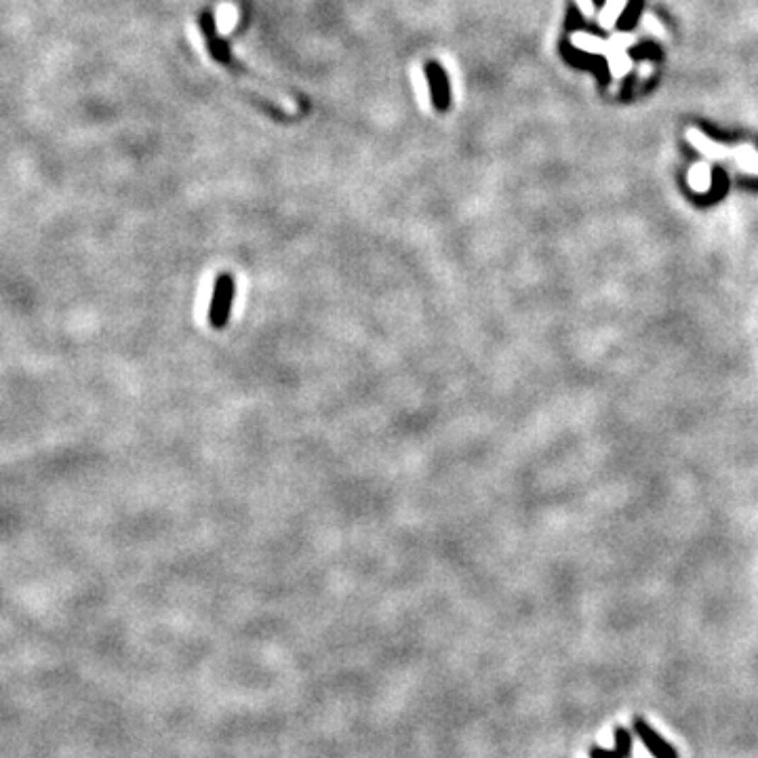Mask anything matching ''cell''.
<instances>
[{
	"label": "cell",
	"instance_id": "8fae6325",
	"mask_svg": "<svg viewBox=\"0 0 758 758\" xmlns=\"http://www.w3.org/2000/svg\"><path fill=\"white\" fill-rule=\"evenodd\" d=\"M626 6H628V0H604V6L598 13V25L602 30H613Z\"/></svg>",
	"mask_w": 758,
	"mask_h": 758
},
{
	"label": "cell",
	"instance_id": "9c48e42d",
	"mask_svg": "<svg viewBox=\"0 0 758 758\" xmlns=\"http://www.w3.org/2000/svg\"><path fill=\"white\" fill-rule=\"evenodd\" d=\"M569 40H571L573 47H578L580 51L590 53V55H604L607 53V40L598 38L596 34H588L584 30L571 32Z\"/></svg>",
	"mask_w": 758,
	"mask_h": 758
},
{
	"label": "cell",
	"instance_id": "4fadbf2b",
	"mask_svg": "<svg viewBox=\"0 0 758 758\" xmlns=\"http://www.w3.org/2000/svg\"><path fill=\"white\" fill-rule=\"evenodd\" d=\"M643 28H645V32H649L653 38L666 40V28H664V23H662L653 13H645V15H643Z\"/></svg>",
	"mask_w": 758,
	"mask_h": 758
},
{
	"label": "cell",
	"instance_id": "ba28073f",
	"mask_svg": "<svg viewBox=\"0 0 758 758\" xmlns=\"http://www.w3.org/2000/svg\"><path fill=\"white\" fill-rule=\"evenodd\" d=\"M731 159L735 161L737 168L746 175H754L758 177V150L750 144H742L733 148Z\"/></svg>",
	"mask_w": 758,
	"mask_h": 758
},
{
	"label": "cell",
	"instance_id": "52a82bcc",
	"mask_svg": "<svg viewBox=\"0 0 758 758\" xmlns=\"http://www.w3.org/2000/svg\"><path fill=\"white\" fill-rule=\"evenodd\" d=\"M687 183L693 192L697 194H706L710 192L712 188V168H710V163L704 161V163H695L693 167L689 168L687 173Z\"/></svg>",
	"mask_w": 758,
	"mask_h": 758
},
{
	"label": "cell",
	"instance_id": "6da1fadb",
	"mask_svg": "<svg viewBox=\"0 0 758 758\" xmlns=\"http://www.w3.org/2000/svg\"><path fill=\"white\" fill-rule=\"evenodd\" d=\"M200 28H202V34H205V45H207V49H209V53L230 72V74H234L236 79H241V81H245V83L249 84L251 88H255L259 95H263V97H268L272 103H280L285 110H289V112H295L297 108H295V103H293V99L289 97V95H285L282 91H278V88H274V86H270L268 83H263L255 72H249L230 51H228V47H226V42L215 34V30H213V23H211V19H209V15H202V19H200Z\"/></svg>",
	"mask_w": 758,
	"mask_h": 758
},
{
	"label": "cell",
	"instance_id": "277c9868",
	"mask_svg": "<svg viewBox=\"0 0 758 758\" xmlns=\"http://www.w3.org/2000/svg\"><path fill=\"white\" fill-rule=\"evenodd\" d=\"M684 137L706 161H725V159H731V154H733V148L714 142L712 137H708L706 133H701L695 127H689L684 131Z\"/></svg>",
	"mask_w": 758,
	"mask_h": 758
},
{
	"label": "cell",
	"instance_id": "8992f818",
	"mask_svg": "<svg viewBox=\"0 0 758 758\" xmlns=\"http://www.w3.org/2000/svg\"><path fill=\"white\" fill-rule=\"evenodd\" d=\"M427 79H430V88H432V101H434V108L436 110H447L449 105V86H447V79H444V72L440 70L438 64H430L427 66Z\"/></svg>",
	"mask_w": 758,
	"mask_h": 758
},
{
	"label": "cell",
	"instance_id": "7a4b0ae2",
	"mask_svg": "<svg viewBox=\"0 0 758 758\" xmlns=\"http://www.w3.org/2000/svg\"><path fill=\"white\" fill-rule=\"evenodd\" d=\"M234 293H236V282H234L232 274H219L215 278L211 306H209V323L213 329H224L228 325Z\"/></svg>",
	"mask_w": 758,
	"mask_h": 758
},
{
	"label": "cell",
	"instance_id": "3957f363",
	"mask_svg": "<svg viewBox=\"0 0 758 758\" xmlns=\"http://www.w3.org/2000/svg\"><path fill=\"white\" fill-rule=\"evenodd\" d=\"M634 731H636V735L641 737V742H643V746L649 750V754L653 758H678V750L674 748V746H670L645 718H641V716H636L634 718Z\"/></svg>",
	"mask_w": 758,
	"mask_h": 758
},
{
	"label": "cell",
	"instance_id": "30bf717a",
	"mask_svg": "<svg viewBox=\"0 0 758 758\" xmlns=\"http://www.w3.org/2000/svg\"><path fill=\"white\" fill-rule=\"evenodd\" d=\"M607 62H609V72L615 81L628 76L634 68V62L632 57L628 55V51H609L607 55Z\"/></svg>",
	"mask_w": 758,
	"mask_h": 758
},
{
	"label": "cell",
	"instance_id": "7c38bea8",
	"mask_svg": "<svg viewBox=\"0 0 758 758\" xmlns=\"http://www.w3.org/2000/svg\"><path fill=\"white\" fill-rule=\"evenodd\" d=\"M634 42H636L634 32H613L611 38L607 40V53L609 51H628Z\"/></svg>",
	"mask_w": 758,
	"mask_h": 758
},
{
	"label": "cell",
	"instance_id": "2e32d148",
	"mask_svg": "<svg viewBox=\"0 0 758 758\" xmlns=\"http://www.w3.org/2000/svg\"><path fill=\"white\" fill-rule=\"evenodd\" d=\"M578 8L582 11L584 17H594V0H575Z\"/></svg>",
	"mask_w": 758,
	"mask_h": 758
},
{
	"label": "cell",
	"instance_id": "9a60e30c",
	"mask_svg": "<svg viewBox=\"0 0 758 758\" xmlns=\"http://www.w3.org/2000/svg\"><path fill=\"white\" fill-rule=\"evenodd\" d=\"M636 72H638V79H641V81L649 79V76L653 74V62H649V59L641 62V66L636 68Z\"/></svg>",
	"mask_w": 758,
	"mask_h": 758
},
{
	"label": "cell",
	"instance_id": "5bb4252c",
	"mask_svg": "<svg viewBox=\"0 0 758 758\" xmlns=\"http://www.w3.org/2000/svg\"><path fill=\"white\" fill-rule=\"evenodd\" d=\"M234 21H236V8L234 6H230V4H226L224 8H222V19H219V30H230L232 25H234Z\"/></svg>",
	"mask_w": 758,
	"mask_h": 758
},
{
	"label": "cell",
	"instance_id": "5b68a950",
	"mask_svg": "<svg viewBox=\"0 0 758 758\" xmlns=\"http://www.w3.org/2000/svg\"><path fill=\"white\" fill-rule=\"evenodd\" d=\"M590 758H632V733L624 727L615 729V748L604 750L600 746H590Z\"/></svg>",
	"mask_w": 758,
	"mask_h": 758
}]
</instances>
